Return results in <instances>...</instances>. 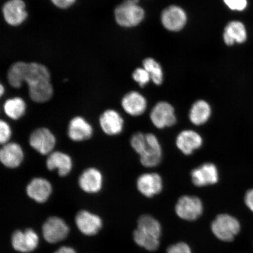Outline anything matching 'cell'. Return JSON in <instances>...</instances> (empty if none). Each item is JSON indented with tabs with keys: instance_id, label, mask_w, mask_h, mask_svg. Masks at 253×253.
<instances>
[{
	"instance_id": "6da1fadb",
	"label": "cell",
	"mask_w": 253,
	"mask_h": 253,
	"mask_svg": "<svg viewBox=\"0 0 253 253\" xmlns=\"http://www.w3.org/2000/svg\"><path fill=\"white\" fill-rule=\"evenodd\" d=\"M7 79L12 87L18 88L21 87L24 82L29 87L49 82L50 75L46 66L40 63L18 62L9 68Z\"/></svg>"
},
{
	"instance_id": "7a4b0ae2",
	"label": "cell",
	"mask_w": 253,
	"mask_h": 253,
	"mask_svg": "<svg viewBox=\"0 0 253 253\" xmlns=\"http://www.w3.org/2000/svg\"><path fill=\"white\" fill-rule=\"evenodd\" d=\"M139 0H125L115 9V20L120 26H137L144 18L143 8L138 5Z\"/></svg>"
},
{
	"instance_id": "3957f363",
	"label": "cell",
	"mask_w": 253,
	"mask_h": 253,
	"mask_svg": "<svg viewBox=\"0 0 253 253\" xmlns=\"http://www.w3.org/2000/svg\"><path fill=\"white\" fill-rule=\"evenodd\" d=\"M211 229L218 239L230 242L239 233L240 224L238 220L231 215L220 214L211 223Z\"/></svg>"
},
{
	"instance_id": "277c9868",
	"label": "cell",
	"mask_w": 253,
	"mask_h": 253,
	"mask_svg": "<svg viewBox=\"0 0 253 253\" xmlns=\"http://www.w3.org/2000/svg\"><path fill=\"white\" fill-rule=\"evenodd\" d=\"M203 210V204L201 199L191 196H183L179 199L175 206L177 216L187 221L198 219Z\"/></svg>"
},
{
	"instance_id": "5b68a950",
	"label": "cell",
	"mask_w": 253,
	"mask_h": 253,
	"mask_svg": "<svg viewBox=\"0 0 253 253\" xmlns=\"http://www.w3.org/2000/svg\"><path fill=\"white\" fill-rule=\"evenodd\" d=\"M69 233L68 224L59 217H50L43 224V238L51 244L63 241L67 237Z\"/></svg>"
},
{
	"instance_id": "8992f818",
	"label": "cell",
	"mask_w": 253,
	"mask_h": 253,
	"mask_svg": "<svg viewBox=\"0 0 253 253\" xmlns=\"http://www.w3.org/2000/svg\"><path fill=\"white\" fill-rule=\"evenodd\" d=\"M29 142L31 147L38 153L49 155L54 149L56 140L54 134L48 128L40 127L32 132Z\"/></svg>"
},
{
	"instance_id": "52a82bcc",
	"label": "cell",
	"mask_w": 253,
	"mask_h": 253,
	"mask_svg": "<svg viewBox=\"0 0 253 253\" xmlns=\"http://www.w3.org/2000/svg\"><path fill=\"white\" fill-rule=\"evenodd\" d=\"M39 236L33 229L16 230L11 237V245L15 251L23 253L33 252L39 246Z\"/></svg>"
},
{
	"instance_id": "ba28073f",
	"label": "cell",
	"mask_w": 253,
	"mask_h": 253,
	"mask_svg": "<svg viewBox=\"0 0 253 253\" xmlns=\"http://www.w3.org/2000/svg\"><path fill=\"white\" fill-rule=\"evenodd\" d=\"M146 142L143 150L140 155V161L145 167H154L160 164L162 158V149L156 136L148 133Z\"/></svg>"
},
{
	"instance_id": "9c48e42d",
	"label": "cell",
	"mask_w": 253,
	"mask_h": 253,
	"mask_svg": "<svg viewBox=\"0 0 253 253\" xmlns=\"http://www.w3.org/2000/svg\"><path fill=\"white\" fill-rule=\"evenodd\" d=\"M150 118L157 128L162 129L175 124L176 118L173 107L167 102L158 103L151 111Z\"/></svg>"
},
{
	"instance_id": "30bf717a",
	"label": "cell",
	"mask_w": 253,
	"mask_h": 253,
	"mask_svg": "<svg viewBox=\"0 0 253 253\" xmlns=\"http://www.w3.org/2000/svg\"><path fill=\"white\" fill-rule=\"evenodd\" d=\"M75 223L79 231L84 235H96L103 226V221L99 216L83 210L79 211L75 217Z\"/></svg>"
},
{
	"instance_id": "8fae6325",
	"label": "cell",
	"mask_w": 253,
	"mask_h": 253,
	"mask_svg": "<svg viewBox=\"0 0 253 253\" xmlns=\"http://www.w3.org/2000/svg\"><path fill=\"white\" fill-rule=\"evenodd\" d=\"M187 17L183 9L178 6L171 5L164 9L161 15L164 27L170 31H179L184 27Z\"/></svg>"
},
{
	"instance_id": "7c38bea8",
	"label": "cell",
	"mask_w": 253,
	"mask_h": 253,
	"mask_svg": "<svg viewBox=\"0 0 253 253\" xmlns=\"http://www.w3.org/2000/svg\"><path fill=\"white\" fill-rule=\"evenodd\" d=\"M2 14L7 23L18 26L26 20L27 12L23 0H9L2 7Z\"/></svg>"
},
{
	"instance_id": "4fadbf2b",
	"label": "cell",
	"mask_w": 253,
	"mask_h": 253,
	"mask_svg": "<svg viewBox=\"0 0 253 253\" xmlns=\"http://www.w3.org/2000/svg\"><path fill=\"white\" fill-rule=\"evenodd\" d=\"M78 183L82 191L88 194H96L103 187V176L96 168H88L82 173Z\"/></svg>"
},
{
	"instance_id": "5bb4252c",
	"label": "cell",
	"mask_w": 253,
	"mask_h": 253,
	"mask_svg": "<svg viewBox=\"0 0 253 253\" xmlns=\"http://www.w3.org/2000/svg\"><path fill=\"white\" fill-rule=\"evenodd\" d=\"M51 183L43 178H35L28 183L26 193L28 197L39 204L45 203L51 195Z\"/></svg>"
},
{
	"instance_id": "9a60e30c",
	"label": "cell",
	"mask_w": 253,
	"mask_h": 253,
	"mask_svg": "<svg viewBox=\"0 0 253 253\" xmlns=\"http://www.w3.org/2000/svg\"><path fill=\"white\" fill-rule=\"evenodd\" d=\"M192 181L197 186L215 184L219 180V172L212 163H205L192 170Z\"/></svg>"
},
{
	"instance_id": "2e32d148",
	"label": "cell",
	"mask_w": 253,
	"mask_h": 253,
	"mask_svg": "<svg viewBox=\"0 0 253 253\" xmlns=\"http://www.w3.org/2000/svg\"><path fill=\"white\" fill-rule=\"evenodd\" d=\"M24 158L23 148L16 142H8L3 145L0 151V160L8 169H16L20 166Z\"/></svg>"
},
{
	"instance_id": "e0dca14e",
	"label": "cell",
	"mask_w": 253,
	"mask_h": 253,
	"mask_svg": "<svg viewBox=\"0 0 253 253\" xmlns=\"http://www.w3.org/2000/svg\"><path fill=\"white\" fill-rule=\"evenodd\" d=\"M137 186L141 194L151 198L162 191L163 180L157 173H144L138 178Z\"/></svg>"
},
{
	"instance_id": "ac0fdd59",
	"label": "cell",
	"mask_w": 253,
	"mask_h": 253,
	"mask_svg": "<svg viewBox=\"0 0 253 253\" xmlns=\"http://www.w3.org/2000/svg\"><path fill=\"white\" fill-rule=\"evenodd\" d=\"M93 133L92 126L82 117H75L69 123L68 135L72 141L80 142L88 140Z\"/></svg>"
},
{
	"instance_id": "d6986e66",
	"label": "cell",
	"mask_w": 253,
	"mask_h": 253,
	"mask_svg": "<svg viewBox=\"0 0 253 253\" xmlns=\"http://www.w3.org/2000/svg\"><path fill=\"white\" fill-rule=\"evenodd\" d=\"M99 123L104 133L111 136L120 134L124 127V120L121 115L112 109L107 110L102 113Z\"/></svg>"
},
{
	"instance_id": "ffe728a7",
	"label": "cell",
	"mask_w": 253,
	"mask_h": 253,
	"mask_svg": "<svg viewBox=\"0 0 253 253\" xmlns=\"http://www.w3.org/2000/svg\"><path fill=\"white\" fill-rule=\"evenodd\" d=\"M46 164L47 169L50 170H58L61 176H67L71 172L73 168L71 157L61 151H53L48 155Z\"/></svg>"
},
{
	"instance_id": "44dd1931",
	"label": "cell",
	"mask_w": 253,
	"mask_h": 253,
	"mask_svg": "<svg viewBox=\"0 0 253 253\" xmlns=\"http://www.w3.org/2000/svg\"><path fill=\"white\" fill-rule=\"evenodd\" d=\"M202 138L198 132L185 130L179 133L176 140V145L183 154L189 156L202 146Z\"/></svg>"
},
{
	"instance_id": "7402d4cb",
	"label": "cell",
	"mask_w": 253,
	"mask_h": 253,
	"mask_svg": "<svg viewBox=\"0 0 253 253\" xmlns=\"http://www.w3.org/2000/svg\"><path fill=\"white\" fill-rule=\"evenodd\" d=\"M122 106L126 113L132 116H140L147 109L145 98L137 91L126 94L122 101Z\"/></svg>"
},
{
	"instance_id": "603a6c76",
	"label": "cell",
	"mask_w": 253,
	"mask_h": 253,
	"mask_svg": "<svg viewBox=\"0 0 253 253\" xmlns=\"http://www.w3.org/2000/svg\"><path fill=\"white\" fill-rule=\"evenodd\" d=\"M247 39V32L245 25L241 22H230L224 28L223 40L227 45H232L235 42H245Z\"/></svg>"
},
{
	"instance_id": "cb8c5ba5",
	"label": "cell",
	"mask_w": 253,
	"mask_h": 253,
	"mask_svg": "<svg viewBox=\"0 0 253 253\" xmlns=\"http://www.w3.org/2000/svg\"><path fill=\"white\" fill-rule=\"evenodd\" d=\"M211 108L210 104L205 100H198L193 104L189 112V119L193 124L201 126L210 119Z\"/></svg>"
},
{
	"instance_id": "d4e9b609",
	"label": "cell",
	"mask_w": 253,
	"mask_h": 253,
	"mask_svg": "<svg viewBox=\"0 0 253 253\" xmlns=\"http://www.w3.org/2000/svg\"><path fill=\"white\" fill-rule=\"evenodd\" d=\"M137 229L147 235L160 239L162 232L159 221L150 215H142L139 218Z\"/></svg>"
},
{
	"instance_id": "484cf974",
	"label": "cell",
	"mask_w": 253,
	"mask_h": 253,
	"mask_svg": "<svg viewBox=\"0 0 253 253\" xmlns=\"http://www.w3.org/2000/svg\"><path fill=\"white\" fill-rule=\"evenodd\" d=\"M26 108V104L20 97L11 98L6 100L3 106L5 115L15 120L20 119L24 115Z\"/></svg>"
},
{
	"instance_id": "4316f807",
	"label": "cell",
	"mask_w": 253,
	"mask_h": 253,
	"mask_svg": "<svg viewBox=\"0 0 253 253\" xmlns=\"http://www.w3.org/2000/svg\"><path fill=\"white\" fill-rule=\"evenodd\" d=\"M53 93L52 84L50 82L29 87V94L32 100L36 103H45L51 99Z\"/></svg>"
},
{
	"instance_id": "83f0119b",
	"label": "cell",
	"mask_w": 253,
	"mask_h": 253,
	"mask_svg": "<svg viewBox=\"0 0 253 253\" xmlns=\"http://www.w3.org/2000/svg\"><path fill=\"white\" fill-rule=\"evenodd\" d=\"M133 238L136 244L148 251H156L160 245V239L148 235L138 229L134 232Z\"/></svg>"
},
{
	"instance_id": "f1b7e54d",
	"label": "cell",
	"mask_w": 253,
	"mask_h": 253,
	"mask_svg": "<svg viewBox=\"0 0 253 253\" xmlns=\"http://www.w3.org/2000/svg\"><path fill=\"white\" fill-rule=\"evenodd\" d=\"M144 68L150 75L155 84L160 85L163 81V72L159 63L153 58L145 59L143 62Z\"/></svg>"
},
{
	"instance_id": "f546056e",
	"label": "cell",
	"mask_w": 253,
	"mask_h": 253,
	"mask_svg": "<svg viewBox=\"0 0 253 253\" xmlns=\"http://www.w3.org/2000/svg\"><path fill=\"white\" fill-rule=\"evenodd\" d=\"M132 78L141 87L145 86L151 80L150 75L144 68L135 69L132 74Z\"/></svg>"
},
{
	"instance_id": "4dcf8cb0",
	"label": "cell",
	"mask_w": 253,
	"mask_h": 253,
	"mask_svg": "<svg viewBox=\"0 0 253 253\" xmlns=\"http://www.w3.org/2000/svg\"><path fill=\"white\" fill-rule=\"evenodd\" d=\"M11 126L4 120L0 122V142L2 145L8 143L11 137Z\"/></svg>"
},
{
	"instance_id": "1f68e13d",
	"label": "cell",
	"mask_w": 253,
	"mask_h": 253,
	"mask_svg": "<svg viewBox=\"0 0 253 253\" xmlns=\"http://www.w3.org/2000/svg\"><path fill=\"white\" fill-rule=\"evenodd\" d=\"M167 253H192L191 249L185 243L179 242L170 246Z\"/></svg>"
},
{
	"instance_id": "d6a6232c",
	"label": "cell",
	"mask_w": 253,
	"mask_h": 253,
	"mask_svg": "<svg viewBox=\"0 0 253 253\" xmlns=\"http://www.w3.org/2000/svg\"><path fill=\"white\" fill-rule=\"evenodd\" d=\"M224 3L232 10H244L248 5L247 0H223Z\"/></svg>"
},
{
	"instance_id": "836d02e7",
	"label": "cell",
	"mask_w": 253,
	"mask_h": 253,
	"mask_svg": "<svg viewBox=\"0 0 253 253\" xmlns=\"http://www.w3.org/2000/svg\"><path fill=\"white\" fill-rule=\"evenodd\" d=\"M51 1L57 7L65 9L74 4L76 0H51Z\"/></svg>"
},
{
	"instance_id": "e575fe53",
	"label": "cell",
	"mask_w": 253,
	"mask_h": 253,
	"mask_svg": "<svg viewBox=\"0 0 253 253\" xmlns=\"http://www.w3.org/2000/svg\"><path fill=\"white\" fill-rule=\"evenodd\" d=\"M245 201L247 207L253 212V189L249 190L245 195Z\"/></svg>"
},
{
	"instance_id": "d590c367",
	"label": "cell",
	"mask_w": 253,
	"mask_h": 253,
	"mask_svg": "<svg viewBox=\"0 0 253 253\" xmlns=\"http://www.w3.org/2000/svg\"><path fill=\"white\" fill-rule=\"evenodd\" d=\"M55 253H77L75 250L71 247L63 246L59 248Z\"/></svg>"
},
{
	"instance_id": "8d00e7d4",
	"label": "cell",
	"mask_w": 253,
	"mask_h": 253,
	"mask_svg": "<svg viewBox=\"0 0 253 253\" xmlns=\"http://www.w3.org/2000/svg\"><path fill=\"white\" fill-rule=\"evenodd\" d=\"M4 87H3L2 85L1 84V90H0V93H1V96H2V95L3 94H4Z\"/></svg>"
}]
</instances>
